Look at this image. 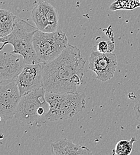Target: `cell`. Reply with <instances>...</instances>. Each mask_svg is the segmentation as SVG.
I'll list each match as a JSON object with an SVG mask.
<instances>
[{"instance_id":"obj_14","label":"cell","mask_w":140,"mask_h":155,"mask_svg":"<svg viewBox=\"0 0 140 155\" xmlns=\"http://www.w3.org/2000/svg\"><path fill=\"white\" fill-rule=\"evenodd\" d=\"M136 141L135 137L130 140H120L113 150V154L116 155H129L132 152L133 144Z\"/></svg>"},{"instance_id":"obj_13","label":"cell","mask_w":140,"mask_h":155,"mask_svg":"<svg viewBox=\"0 0 140 155\" xmlns=\"http://www.w3.org/2000/svg\"><path fill=\"white\" fill-rule=\"evenodd\" d=\"M48 21V28L46 32H53L57 30L59 26V15L57 10L47 1H42Z\"/></svg>"},{"instance_id":"obj_12","label":"cell","mask_w":140,"mask_h":155,"mask_svg":"<svg viewBox=\"0 0 140 155\" xmlns=\"http://www.w3.org/2000/svg\"><path fill=\"white\" fill-rule=\"evenodd\" d=\"M31 18L38 30L47 32L49 24L42 1L38 2L32 9Z\"/></svg>"},{"instance_id":"obj_11","label":"cell","mask_w":140,"mask_h":155,"mask_svg":"<svg viewBox=\"0 0 140 155\" xmlns=\"http://www.w3.org/2000/svg\"><path fill=\"white\" fill-rule=\"evenodd\" d=\"M16 18L17 16L10 11L0 10V37L7 36L13 31Z\"/></svg>"},{"instance_id":"obj_3","label":"cell","mask_w":140,"mask_h":155,"mask_svg":"<svg viewBox=\"0 0 140 155\" xmlns=\"http://www.w3.org/2000/svg\"><path fill=\"white\" fill-rule=\"evenodd\" d=\"M37 30L36 26L17 17L13 31L0 38L2 43L1 50L5 45L10 44L13 47L12 52L21 55L26 64L38 63L33 45L34 36Z\"/></svg>"},{"instance_id":"obj_10","label":"cell","mask_w":140,"mask_h":155,"mask_svg":"<svg viewBox=\"0 0 140 155\" xmlns=\"http://www.w3.org/2000/svg\"><path fill=\"white\" fill-rule=\"evenodd\" d=\"M53 154L56 155H87L93 153L87 147L75 144L67 138H62L51 143Z\"/></svg>"},{"instance_id":"obj_8","label":"cell","mask_w":140,"mask_h":155,"mask_svg":"<svg viewBox=\"0 0 140 155\" xmlns=\"http://www.w3.org/2000/svg\"><path fill=\"white\" fill-rule=\"evenodd\" d=\"M23 57L18 53L0 51V85L16 81L25 64Z\"/></svg>"},{"instance_id":"obj_6","label":"cell","mask_w":140,"mask_h":155,"mask_svg":"<svg viewBox=\"0 0 140 155\" xmlns=\"http://www.w3.org/2000/svg\"><path fill=\"white\" fill-rule=\"evenodd\" d=\"M118 67L116 54L93 51L89 58V69L94 72L96 78L106 82L113 77Z\"/></svg>"},{"instance_id":"obj_16","label":"cell","mask_w":140,"mask_h":155,"mask_svg":"<svg viewBox=\"0 0 140 155\" xmlns=\"http://www.w3.org/2000/svg\"><path fill=\"white\" fill-rule=\"evenodd\" d=\"M115 49L113 41H102L97 45V51L101 53H112Z\"/></svg>"},{"instance_id":"obj_1","label":"cell","mask_w":140,"mask_h":155,"mask_svg":"<svg viewBox=\"0 0 140 155\" xmlns=\"http://www.w3.org/2000/svg\"><path fill=\"white\" fill-rule=\"evenodd\" d=\"M85 63L80 50L68 44L58 58L42 63L45 91L55 93H77L85 74Z\"/></svg>"},{"instance_id":"obj_9","label":"cell","mask_w":140,"mask_h":155,"mask_svg":"<svg viewBox=\"0 0 140 155\" xmlns=\"http://www.w3.org/2000/svg\"><path fill=\"white\" fill-rule=\"evenodd\" d=\"M16 82L21 96L43 88L42 63L26 64Z\"/></svg>"},{"instance_id":"obj_7","label":"cell","mask_w":140,"mask_h":155,"mask_svg":"<svg viewBox=\"0 0 140 155\" xmlns=\"http://www.w3.org/2000/svg\"><path fill=\"white\" fill-rule=\"evenodd\" d=\"M21 97L16 80L4 85H0L1 122H5L15 116Z\"/></svg>"},{"instance_id":"obj_5","label":"cell","mask_w":140,"mask_h":155,"mask_svg":"<svg viewBox=\"0 0 140 155\" xmlns=\"http://www.w3.org/2000/svg\"><path fill=\"white\" fill-rule=\"evenodd\" d=\"M44 88L26 93L20 98L15 117L24 125H32L38 122V111L41 107L49 106L45 99Z\"/></svg>"},{"instance_id":"obj_2","label":"cell","mask_w":140,"mask_h":155,"mask_svg":"<svg viewBox=\"0 0 140 155\" xmlns=\"http://www.w3.org/2000/svg\"><path fill=\"white\" fill-rule=\"evenodd\" d=\"M45 99L50 108L39 122L60 121L73 117L85 106L86 96L83 93H55L45 91Z\"/></svg>"},{"instance_id":"obj_17","label":"cell","mask_w":140,"mask_h":155,"mask_svg":"<svg viewBox=\"0 0 140 155\" xmlns=\"http://www.w3.org/2000/svg\"><path fill=\"white\" fill-rule=\"evenodd\" d=\"M134 111L137 120L140 122V88L135 93V96Z\"/></svg>"},{"instance_id":"obj_15","label":"cell","mask_w":140,"mask_h":155,"mask_svg":"<svg viewBox=\"0 0 140 155\" xmlns=\"http://www.w3.org/2000/svg\"><path fill=\"white\" fill-rule=\"evenodd\" d=\"M140 7V0H117L111 4L109 9L112 11L118 10H133Z\"/></svg>"},{"instance_id":"obj_4","label":"cell","mask_w":140,"mask_h":155,"mask_svg":"<svg viewBox=\"0 0 140 155\" xmlns=\"http://www.w3.org/2000/svg\"><path fill=\"white\" fill-rule=\"evenodd\" d=\"M33 41L38 63H42L58 58L69 44L66 34L61 30L45 32L38 29L34 34Z\"/></svg>"}]
</instances>
